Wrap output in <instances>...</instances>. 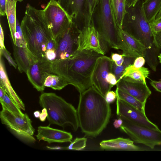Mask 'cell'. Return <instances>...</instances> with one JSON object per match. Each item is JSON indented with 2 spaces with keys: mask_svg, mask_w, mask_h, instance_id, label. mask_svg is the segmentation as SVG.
<instances>
[{
  "mask_svg": "<svg viewBox=\"0 0 161 161\" xmlns=\"http://www.w3.org/2000/svg\"><path fill=\"white\" fill-rule=\"evenodd\" d=\"M2 55L0 54V86L2 87L11 99L23 110L24 104L12 87L6 71Z\"/></svg>",
  "mask_w": 161,
  "mask_h": 161,
  "instance_id": "44dd1931",
  "label": "cell"
},
{
  "mask_svg": "<svg viewBox=\"0 0 161 161\" xmlns=\"http://www.w3.org/2000/svg\"><path fill=\"white\" fill-rule=\"evenodd\" d=\"M139 0H126V6L128 7H133Z\"/></svg>",
  "mask_w": 161,
  "mask_h": 161,
  "instance_id": "7dc6e473",
  "label": "cell"
},
{
  "mask_svg": "<svg viewBox=\"0 0 161 161\" xmlns=\"http://www.w3.org/2000/svg\"><path fill=\"white\" fill-rule=\"evenodd\" d=\"M116 86L142 103H146L151 92L146 83L129 82L121 79Z\"/></svg>",
  "mask_w": 161,
  "mask_h": 161,
  "instance_id": "2e32d148",
  "label": "cell"
},
{
  "mask_svg": "<svg viewBox=\"0 0 161 161\" xmlns=\"http://www.w3.org/2000/svg\"><path fill=\"white\" fill-rule=\"evenodd\" d=\"M159 62L161 64V53H160L158 56Z\"/></svg>",
  "mask_w": 161,
  "mask_h": 161,
  "instance_id": "db71d44e",
  "label": "cell"
},
{
  "mask_svg": "<svg viewBox=\"0 0 161 161\" xmlns=\"http://www.w3.org/2000/svg\"><path fill=\"white\" fill-rule=\"evenodd\" d=\"M102 55L92 50L76 51L67 58L51 61L50 73L61 76L82 93L92 86V74L97 58Z\"/></svg>",
  "mask_w": 161,
  "mask_h": 161,
  "instance_id": "7a4b0ae2",
  "label": "cell"
},
{
  "mask_svg": "<svg viewBox=\"0 0 161 161\" xmlns=\"http://www.w3.org/2000/svg\"><path fill=\"white\" fill-rule=\"evenodd\" d=\"M135 58L124 57V61L122 65L117 66L114 62L112 67V73L115 75L118 82L121 79L125 68L133 62V59Z\"/></svg>",
  "mask_w": 161,
  "mask_h": 161,
  "instance_id": "f1b7e54d",
  "label": "cell"
},
{
  "mask_svg": "<svg viewBox=\"0 0 161 161\" xmlns=\"http://www.w3.org/2000/svg\"><path fill=\"white\" fill-rule=\"evenodd\" d=\"M86 0H58V2L80 30L85 26Z\"/></svg>",
  "mask_w": 161,
  "mask_h": 161,
  "instance_id": "9a60e30c",
  "label": "cell"
},
{
  "mask_svg": "<svg viewBox=\"0 0 161 161\" xmlns=\"http://www.w3.org/2000/svg\"><path fill=\"white\" fill-rule=\"evenodd\" d=\"M6 92L3 88L0 86V101L3 100L4 96Z\"/></svg>",
  "mask_w": 161,
  "mask_h": 161,
  "instance_id": "c3c4849f",
  "label": "cell"
},
{
  "mask_svg": "<svg viewBox=\"0 0 161 161\" xmlns=\"http://www.w3.org/2000/svg\"><path fill=\"white\" fill-rule=\"evenodd\" d=\"M118 118V119H115L113 122L114 126L116 129L120 128L123 123V121L122 119Z\"/></svg>",
  "mask_w": 161,
  "mask_h": 161,
  "instance_id": "bcb514c9",
  "label": "cell"
},
{
  "mask_svg": "<svg viewBox=\"0 0 161 161\" xmlns=\"http://www.w3.org/2000/svg\"><path fill=\"white\" fill-rule=\"evenodd\" d=\"M98 0H86L85 7V26L91 22L92 15Z\"/></svg>",
  "mask_w": 161,
  "mask_h": 161,
  "instance_id": "f546056e",
  "label": "cell"
},
{
  "mask_svg": "<svg viewBox=\"0 0 161 161\" xmlns=\"http://www.w3.org/2000/svg\"><path fill=\"white\" fill-rule=\"evenodd\" d=\"M57 47V43L54 39L52 37L47 42L46 45V49L47 50H56Z\"/></svg>",
  "mask_w": 161,
  "mask_h": 161,
  "instance_id": "ab89813d",
  "label": "cell"
},
{
  "mask_svg": "<svg viewBox=\"0 0 161 161\" xmlns=\"http://www.w3.org/2000/svg\"><path fill=\"white\" fill-rule=\"evenodd\" d=\"M2 124L5 125L15 135L23 141L34 143L36 140L33 137L35 130L28 115L17 116L7 109L2 108L0 113Z\"/></svg>",
  "mask_w": 161,
  "mask_h": 161,
  "instance_id": "52a82bcc",
  "label": "cell"
},
{
  "mask_svg": "<svg viewBox=\"0 0 161 161\" xmlns=\"http://www.w3.org/2000/svg\"><path fill=\"white\" fill-rule=\"evenodd\" d=\"M150 84L157 91L161 93V81L151 80Z\"/></svg>",
  "mask_w": 161,
  "mask_h": 161,
  "instance_id": "b9f144b4",
  "label": "cell"
},
{
  "mask_svg": "<svg viewBox=\"0 0 161 161\" xmlns=\"http://www.w3.org/2000/svg\"><path fill=\"white\" fill-rule=\"evenodd\" d=\"M124 57L122 58L119 61L114 62V63L117 66H119L122 65L124 61Z\"/></svg>",
  "mask_w": 161,
  "mask_h": 161,
  "instance_id": "681fc988",
  "label": "cell"
},
{
  "mask_svg": "<svg viewBox=\"0 0 161 161\" xmlns=\"http://www.w3.org/2000/svg\"><path fill=\"white\" fill-rule=\"evenodd\" d=\"M0 54L4 56L7 59L10 65L13 66L15 69L17 67V65L15 61L12 58L9 52L6 48L0 49Z\"/></svg>",
  "mask_w": 161,
  "mask_h": 161,
  "instance_id": "d6a6232c",
  "label": "cell"
},
{
  "mask_svg": "<svg viewBox=\"0 0 161 161\" xmlns=\"http://www.w3.org/2000/svg\"><path fill=\"white\" fill-rule=\"evenodd\" d=\"M145 62L144 57L142 56L136 58L134 61L132 66L136 68H139L142 67Z\"/></svg>",
  "mask_w": 161,
  "mask_h": 161,
  "instance_id": "d590c367",
  "label": "cell"
},
{
  "mask_svg": "<svg viewBox=\"0 0 161 161\" xmlns=\"http://www.w3.org/2000/svg\"><path fill=\"white\" fill-rule=\"evenodd\" d=\"M77 114L79 127L86 136L96 137L108 123L110 104L93 86L80 93Z\"/></svg>",
  "mask_w": 161,
  "mask_h": 161,
  "instance_id": "6da1fadb",
  "label": "cell"
},
{
  "mask_svg": "<svg viewBox=\"0 0 161 161\" xmlns=\"http://www.w3.org/2000/svg\"><path fill=\"white\" fill-rule=\"evenodd\" d=\"M47 147L51 149H65V147Z\"/></svg>",
  "mask_w": 161,
  "mask_h": 161,
  "instance_id": "816d5d0a",
  "label": "cell"
},
{
  "mask_svg": "<svg viewBox=\"0 0 161 161\" xmlns=\"http://www.w3.org/2000/svg\"><path fill=\"white\" fill-rule=\"evenodd\" d=\"M17 1H19V2H22L23 0H16Z\"/></svg>",
  "mask_w": 161,
  "mask_h": 161,
  "instance_id": "11a10c76",
  "label": "cell"
},
{
  "mask_svg": "<svg viewBox=\"0 0 161 161\" xmlns=\"http://www.w3.org/2000/svg\"><path fill=\"white\" fill-rule=\"evenodd\" d=\"M111 57L112 60L114 62H115L119 61L125 56L123 54H120L117 53H112Z\"/></svg>",
  "mask_w": 161,
  "mask_h": 161,
  "instance_id": "7bdbcfd3",
  "label": "cell"
},
{
  "mask_svg": "<svg viewBox=\"0 0 161 161\" xmlns=\"http://www.w3.org/2000/svg\"><path fill=\"white\" fill-rule=\"evenodd\" d=\"M160 17H161V9L157 15L156 18H158Z\"/></svg>",
  "mask_w": 161,
  "mask_h": 161,
  "instance_id": "f5cc1de1",
  "label": "cell"
},
{
  "mask_svg": "<svg viewBox=\"0 0 161 161\" xmlns=\"http://www.w3.org/2000/svg\"><path fill=\"white\" fill-rule=\"evenodd\" d=\"M6 0H0V14L3 16L6 15Z\"/></svg>",
  "mask_w": 161,
  "mask_h": 161,
  "instance_id": "60d3db41",
  "label": "cell"
},
{
  "mask_svg": "<svg viewBox=\"0 0 161 161\" xmlns=\"http://www.w3.org/2000/svg\"><path fill=\"white\" fill-rule=\"evenodd\" d=\"M80 30L73 21L67 29L56 40V56L54 61L67 58L77 51Z\"/></svg>",
  "mask_w": 161,
  "mask_h": 161,
  "instance_id": "8fae6325",
  "label": "cell"
},
{
  "mask_svg": "<svg viewBox=\"0 0 161 161\" xmlns=\"http://www.w3.org/2000/svg\"><path fill=\"white\" fill-rule=\"evenodd\" d=\"M144 0H139L133 7L126 6L122 29L140 40L147 49L153 45V33L143 10Z\"/></svg>",
  "mask_w": 161,
  "mask_h": 161,
  "instance_id": "8992f818",
  "label": "cell"
},
{
  "mask_svg": "<svg viewBox=\"0 0 161 161\" xmlns=\"http://www.w3.org/2000/svg\"><path fill=\"white\" fill-rule=\"evenodd\" d=\"M105 98L106 101L109 104L113 103L117 98L116 92L111 90L109 91L106 93Z\"/></svg>",
  "mask_w": 161,
  "mask_h": 161,
  "instance_id": "e575fe53",
  "label": "cell"
},
{
  "mask_svg": "<svg viewBox=\"0 0 161 161\" xmlns=\"http://www.w3.org/2000/svg\"><path fill=\"white\" fill-rule=\"evenodd\" d=\"M41 113L40 111L37 110L35 111L33 113L34 116L36 118H39Z\"/></svg>",
  "mask_w": 161,
  "mask_h": 161,
  "instance_id": "f907efd6",
  "label": "cell"
},
{
  "mask_svg": "<svg viewBox=\"0 0 161 161\" xmlns=\"http://www.w3.org/2000/svg\"><path fill=\"white\" fill-rule=\"evenodd\" d=\"M111 2L118 26L122 28L126 13V0H111Z\"/></svg>",
  "mask_w": 161,
  "mask_h": 161,
  "instance_id": "d4e9b609",
  "label": "cell"
},
{
  "mask_svg": "<svg viewBox=\"0 0 161 161\" xmlns=\"http://www.w3.org/2000/svg\"><path fill=\"white\" fill-rule=\"evenodd\" d=\"M142 6L145 16L150 23L155 20L161 9V0H144Z\"/></svg>",
  "mask_w": 161,
  "mask_h": 161,
  "instance_id": "cb8c5ba5",
  "label": "cell"
},
{
  "mask_svg": "<svg viewBox=\"0 0 161 161\" xmlns=\"http://www.w3.org/2000/svg\"><path fill=\"white\" fill-rule=\"evenodd\" d=\"M20 26L29 50L37 57L45 58L47 42L53 37L42 10L27 4Z\"/></svg>",
  "mask_w": 161,
  "mask_h": 161,
  "instance_id": "3957f363",
  "label": "cell"
},
{
  "mask_svg": "<svg viewBox=\"0 0 161 161\" xmlns=\"http://www.w3.org/2000/svg\"><path fill=\"white\" fill-rule=\"evenodd\" d=\"M13 55L20 73H26L31 63L38 58L26 47H18L13 44Z\"/></svg>",
  "mask_w": 161,
  "mask_h": 161,
  "instance_id": "ffe728a7",
  "label": "cell"
},
{
  "mask_svg": "<svg viewBox=\"0 0 161 161\" xmlns=\"http://www.w3.org/2000/svg\"><path fill=\"white\" fill-rule=\"evenodd\" d=\"M42 11L56 41L67 29L73 21L55 0H50Z\"/></svg>",
  "mask_w": 161,
  "mask_h": 161,
  "instance_id": "9c48e42d",
  "label": "cell"
},
{
  "mask_svg": "<svg viewBox=\"0 0 161 161\" xmlns=\"http://www.w3.org/2000/svg\"><path fill=\"white\" fill-rule=\"evenodd\" d=\"M87 140V138L84 137H77L71 141L68 147H65V149L77 151L82 150L86 146Z\"/></svg>",
  "mask_w": 161,
  "mask_h": 161,
  "instance_id": "4dcf8cb0",
  "label": "cell"
},
{
  "mask_svg": "<svg viewBox=\"0 0 161 161\" xmlns=\"http://www.w3.org/2000/svg\"><path fill=\"white\" fill-rule=\"evenodd\" d=\"M0 26V48L3 49L6 48L4 44V35L3 31L1 24Z\"/></svg>",
  "mask_w": 161,
  "mask_h": 161,
  "instance_id": "ee69618b",
  "label": "cell"
},
{
  "mask_svg": "<svg viewBox=\"0 0 161 161\" xmlns=\"http://www.w3.org/2000/svg\"><path fill=\"white\" fill-rule=\"evenodd\" d=\"M39 103L47 111L49 125L62 127L70 126L74 131L79 127L77 110L70 103L53 93H43L39 97Z\"/></svg>",
  "mask_w": 161,
  "mask_h": 161,
  "instance_id": "5b68a950",
  "label": "cell"
},
{
  "mask_svg": "<svg viewBox=\"0 0 161 161\" xmlns=\"http://www.w3.org/2000/svg\"><path fill=\"white\" fill-rule=\"evenodd\" d=\"M153 44L157 48L161 49V31L153 35Z\"/></svg>",
  "mask_w": 161,
  "mask_h": 161,
  "instance_id": "74e56055",
  "label": "cell"
},
{
  "mask_svg": "<svg viewBox=\"0 0 161 161\" xmlns=\"http://www.w3.org/2000/svg\"><path fill=\"white\" fill-rule=\"evenodd\" d=\"M16 0H6L7 16L13 44H15V33L16 18Z\"/></svg>",
  "mask_w": 161,
  "mask_h": 161,
  "instance_id": "603a6c76",
  "label": "cell"
},
{
  "mask_svg": "<svg viewBox=\"0 0 161 161\" xmlns=\"http://www.w3.org/2000/svg\"><path fill=\"white\" fill-rule=\"evenodd\" d=\"M2 108H5L17 116H23L24 114L21 111L20 108L13 101L6 92L3 100L0 101Z\"/></svg>",
  "mask_w": 161,
  "mask_h": 161,
  "instance_id": "83f0119b",
  "label": "cell"
},
{
  "mask_svg": "<svg viewBox=\"0 0 161 161\" xmlns=\"http://www.w3.org/2000/svg\"><path fill=\"white\" fill-rule=\"evenodd\" d=\"M123 123L120 130L127 134L133 142L153 149L161 145V130L153 129L121 118Z\"/></svg>",
  "mask_w": 161,
  "mask_h": 161,
  "instance_id": "ba28073f",
  "label": "cell"
},
{
  "mask_svg": "<svg viewBox=\"0 0 161 161\" xmlns=\"http://www.w3.org/2000/svg\"><path fill=\"white\" fill-rule=\"evenodd\" d=\"M108 46L92 22L80 30L77 51L92 50L104 55Z\"/></svg>",
  "mask_w": 161,
  "mask_h": 161,
  "instance_id": "30bf717a",
  "label": "cell"
},
{
  "mask_svg": "<svg viewBox=\"0 0 161 161\" xmlns=\"http://www.w3.org/2000/svg\"><path fill=\"white\" fill-rule=\"evenodd\" d=\"M47 115L48 114L47 109L43 108L42 110V112L41 113L39 118L41 121L44 122L46 120Z\"/></svg>",
  "mask_w": 161,
  "mask_h": 161,
  "instance_id": "f6af8a7d",
  "label": "cell"
},
{
  "mask_svg": "<svg viewBox=\"0 0 161 161\" xmlns=\"http://www.w3.org/2000/svg\"><path fill=\"white\" fill-rule=\"evenodd\" d=\"M15 39V45L20 47H27V44L21 29L20 24L17 19L16 20Z\"/></svg>",
  "mask_w": 161,
  "mask_h": 161,
  "instance_id": "1f68e13d",
  "label": "cell"
},
{
  "mask_svg": "<svg viewBox=\"0 0 161 161\" xmlns=\"http://www.w3.org/2000/svg\"><path fill=\"white\" fill-rule=\"evenodd\" d=\"M91 22L109 47L125 52L111 0H98L93 12Z\"/></svg>",
  "mask_w": 161,
  "mask_h": 161,
  "instance_id": "277c9868",
  "label": "cell"
},
{
  "mask_svg": "<svg viewBox=\"0 0 161 161\" xmlns=\"http://www.w3.org/2000/svg\"><path fill=\"white\" fill-rule=\"evenodd\" d=\"M116 105V113L118 117L151 129L159 130L156 125L148 119L146 114L117 97Z\"/></svg>",
  "mask_w": 161,
  "mask_h": 161,
  "instance_id": "4fadbf2b",
  "label": "cell"
},
{
  "mask_svg": "<svg viewBox=\"0 0 161 161\" xmlns=\"http://www.w3.org/2000/svg\"><path fill=\"white\" fill-rule=\"evenodd\" d=\"M150 25L153 35L161 31V17L156 18Z\"/></svg>",
  "mask_w": 161,
  "mask_h": 161,
  "instance_id": "836d02e7",
  "label": "cell"
},
{
  "mask_svg": "<svg viewBox=\"0 0 161 161\" xmlns=\"http://www.w3.org/2000/svg\"><path fill=\"white\" fill-rule=\"evenodd\" d=\"M51 61L45 58H37L30 65L26 74L29 80L39 92H43L45 87L44 83L50 74Z\"/></svg>",
  "mask_w": 161,
  "mask_h": 161,
  "instance_id": "5bb4252c",
  "label": "cell"
},
{
  "mask_svg": "<svg viewBox=\"0 0 161 161\" xmlns=\"http://www.w3.org/2000/svg\"><path fill=\"white\" fill-rule=\"evenodd\" d=\"M56 55L55 50H50L46 51L45 54V58L48 61L52 62L55 60Z\"/></svg>",
  "mask_w": 161,
  "mask_h": 161,
  "instance_id": "8d00e7d4",
  "label": "cell"
},
{
  "mask_svg": "<svg viewBox=\"0 0 161 161\" xmlns=\"http://www.w3.org/2000/svg\"><path fill=\"white\" fill-rule=\"evenodd\" d=\"M129 139L123 137L102 141L99 143L100 148L106 150L140 151L142 148L136 145Z\"/></svg>",
  "mask_w": 161,
  "mask_h": 161,
  "instance_id": "d6986e66",
  "label": "cell"
},
{
  "mask_svg": "<svg viewBox=\"0 0 161 161\" xmlns=\"http://www.w3.org/2000/svg\"><path fill=\"white\" fill-rule=\"evenodd\" d=\"M117 97L124 100L144 114L145 112V103H142L134 97L116 87Z\"/></svg>",
  "mask_w": 161,
  "mask_h": 161,
  "instance_id": "484cf974",
  "label": "cell"
},
{
  "mask_svg": "<svg viewBox=\"0 0 161 161\" xmlns=\"http://www.w3.org/2000/svg\"><path fill=\"white\" fill-rule=\"evenodd\" d=\"M107 82L111 86L116 85L118 82L115 75L112 72L109 73L106 78Z\"/></svg>",
  "mask_w": 161,
  "mask_h": 161,
  "instance_id": "f35d334b",
  "label": "cell"
},
{
  "mask_svg": "<svg viewBox=\"0 0 161 161\" xmlns=\"http://www.w3.org/2000/svg\"><path fill=\"white\" fill-rule=\"evenodd\" d=\"M66 81L61 76L51 74L46 78L44 83L45 87H49L55 90H60L68 85Z\"/></svg>",
  "mask_w": 161,
  "mask_h": 161,
  "instance_id": "4316f807",
  "label": "cell"
},
{
  "mask_svg": "<svg viewBox=\"0 0 161 161\" xmlns=\"http://www.w3.org/2000/svg\"><path fill=\"white\" fill-rule=\"evenodd\" d=\"M113 62L110 58L104 55L99 57L92 74V86L104 97L113 87L107 82L106 78L109 73L112 72Z\"/></svg>",
  "mask_w": 161,
  "mask_h": 161,
  "instance_id": "7c38bea8",
  "label": "cell"
},
{
  "mask_svg": "<svg viewBox=\"0 0 161 161\" xmlns=\"http://www.w3.org/2000/svg\"><path fill=\"white\" fill-rule=\"evenodd\" d=\"M149 74L147 68H136L130 64L125 68L121 79L129 82L146 83V79L148 78Z\"/></svg>",
  "mask_w": 161,
  "mask_h": 161,
  "instance_id": "7402d4cb",
  "label": "cell"
},
{
  "mask_svg": "<svg viewBox=\"0 0 161 161\" xmlns=\"http://www.w3.org/2000/svg\"><path fill=\"white\" fill-rule=\"evenodd\" d=\"M36 137L39 140H43L50 144L71 142L73 136L70 132L48 126H40L38 127Z\"/></svg>",
  "mask_w": 161,
  "mask_h": 161,
  "instance_id": "e0dca14e",
  "label": "cell"
},
{
  "mask_svg": "<svg viewBox=\"0 0 161 161\" xmlns=\"http://www.w3.org/2000/svg\"><path fill=\"white\" fill-rule=\"evenodd\" d=\"M119 31L125 47V57L136 58L142 56L144 58L147 49L141 41L122 28H119Z\"/></svg>",
  "mask_w": 161,
  "mask_h": 161,
  "instance_id": "ac0fdd59",
  "label": "cell"
}]
</instances>
